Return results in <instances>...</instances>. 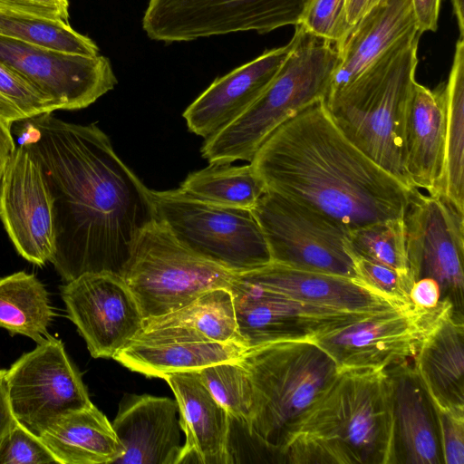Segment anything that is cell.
<instances>
[{
  "label": "cell",
  "instance_id": "obj_1",
  "mask_svg": "<svg viewBox=\"0 0 464 464\" xmlns=\"http://www.w3.org/2000/svg\"><path fill=\"white\" fill-rule=\"evenodd\" d=\"M53 199L50 262L66 283L85 273L121 275L143 229L158 219L151 190L94 123L44 113L22 121Z\"/></svg>",
  "mask_w": 464,
  "mask_h": 464
},
{
  "label": "cell",
  "instance_id": "obj_2",
  "mask_svg": "<svg viewBox=\"0 0 464 464\" xmlns=\"http://www.w3.org/2000/svg\"><path fill=\"white\" fill-rule=\"evenodd\" d=\"M272 191L346 231L403 218L410 188L367 157L338 129L324 100L279 125L250 161Z\"/></svg>",
  "mask_w": 464,
  "mask_h": 464
},
{
  "label": "cell",
  "instance_id": "obj_3",
  "mask_svg": "<svg viewBox=\"0 0 464 464\" xmlns=\"http://www.w3.org/2000/svg\"><path fill=\"white\" fill-rule=\"evenodd\" d=\"M392 423L387 369L341 371L299 421L282 462L392 464Z\"/></svg>",
  "mask_w": 464,
  "mask_h": 464
},
{
  "label": "cell",
  "instance_id": "obj_4",
  "mask_svg": "<svg viewBox=\"0 0 464 464\" xmlns=\"http://www.w3.org/2000/svg\"><path fill=\"white\" fill-rule=\"evenodd\" d=\"M420 34H406L354 81L324 100L344 136L367 157L412 188L402 159L403 123L415 80Z\"/></svg>",
  "mask_w": 464,
  "mask_h": 464
},
{
  "label": "cell",
  "instance_id": "obj_5",
  "mask_svg": "<svg viewBox=\"0 0 464 464\" xmlns=\"http://www.w3.org/2000/svg\"><path fill=\"white\" fill-rule=\"evenodd\" d=\"M239 362L252 388L248 430L282 462L299 421L338 374L336 364L308 339L248 347Z\"/></svg>",
  "mask_w": 464,
  "mask_h": 464
},
{
  "label": "cell",
  "instance_id": "obj_6",
  "mask_svg": "<svg viewBox=\"0 0 464 464\" xmlns=\"http://www.w3.org/2000/svg\"><path fill=\"white\" fill-rule=\"evenodd\" d=\"M295 26L291 51L268 87L240 116L205 139L201 154L209 164L250 162L279 125L326 98L339 62L335 44Z\"/></svg>",
  "mask_w": 464,
  "mask_h": 464
},
{
  "label": "cell",
  "instance_id": "obj_7",
  "mask_svg": "<svg viewBox=\"0 0 464 464\" xmlns=\"http://www.w3.org/2000/svg\"><path fill=\"white\" fill-rule=\"evenodd\" d=\"M235 274L188 248L157 219L139 236L121 276L147 319L172 313L209 290L229 289Z\"/></svg>",
  "mask_w": 464,
  "mask_h": 464
},
{
  "label": "cell",
  "instance_id": "obj_8",
  "mask_svg": "<svg viewBox=\"0 0 464 464\" xmlns=\"http://www.w3.org/2000/svg\"><path fill=\"white\" fill-rule=\"evenodd\" d=\"M151 195L160 220L184 246L233 272L271 262L262 229L251 209L197 199L179 188Z\"/></svg>",
  "mask_w": 464,
  "mask_h": 464
},
{
  "label": "cell",
  "instance_id": "obj_9",
  "mask_svg": "<svg viewBox=\"0 0 464 464\" xmlns=\"http://www.w3.org/2000/svg\"><path fill=\"white\" fill-rule=\"evenodd\" d=\"M311 0H149L141 24L166 44L300 24Z\"/></svg>",
  "mask_w": 464,
  "mask_h": 464
},
{
  "label": "cell",
  "instance_id": "obj_10",
  "mask_svg": "<svg viewBox=\"0 0 464 464\" xmlns=\"http://www.w3.org/2000/svg\"><path fill=\"white\" fill-rule=\"evenodd\" d=\"M251 210L271 262L360 280L345 244L348 231L331 219L268 190Z\"/></svg>",
  "mask_w": 464,
  "mask_h": 464
},
{
  "label": "cell",
  "instance_id": "obj_11",
  "mask_svg": "<svg viewBox=\"0 0 464 464\" xmlns=\"http://www.w3.org/2000/svg\"><path fill=\"white\" fill-rule=\"evenodd\" d=\"M406 251L414 282L434 279L441 301L463 318L464 213L440 195L414 188L403 214Z\"/></svg>",
  "mask_w": 464,
  "mask_h": 464
},
{
  "label": "cell",
  "instance_id": "obj_12",
  "mask_svg": "<svg viewBox=\"0 0 464 464\" xmlns=\"http://www.w3.org/2000/svg\"><path fill=\"white\" fill-rule=\"evenodd\" d=\"M452 305L441 301L432 308L412 306L372 315L312 341L334 361L338 372L387 369L413 359L426 335Z\"/></svg>",
  "mask_w": 464,
  "mask_h": 464
},
{
  "label": "cell",
  "instance_id": "obj_13",
  "mask_svg": "<svg viewBox=\"0 0 464 464\" xmlns=\"http://www.w3.org/2000/svg\"><path fill=\"white\" fill-rule=\"evenodd\" d=\"M6 382L15 418L38 436L63 414L92 404L63 343L52 335L11 365Z\"/></svg>",
  "mask_w": 464,
  "mask_h": 464
},
{
  "label": "cell",
  "instance_id": "obj_14",
  "mask_svg": "<svg viewBox=\"0 0 464 464\" xmlns=\"http://www.w3.org/2000/svg\"><path fill=\"white\" fill-rule=\"evenodd\" d=\"M0 63L52 100L58 110L88 107L117 84L110 60L0 36Z\"/></svg>",
  "mask_w": 464,
  "mask_h": 464
},
{
  "label": "cell",
  "instance_id": "obj_15",
  "mask_svg": "<svg viewBox=\"0 0 464 464\" xmlns=\"http://www.w3.org/2000/svg\"><path fill=\"white\" fill-rule=\"evenodd\" d=\"M61 295L93 358L114 359L142 329L140 305L120 275L82 274L61 286Z\"/></svg>",
  "mask_w": 464,
  "mask_h": 464
},
{
  "label": "cell",
  "instance_id": "obj_16",
  "mask_svg": "<svg viewBox=\"0 0 464 464\" xmlns=\"http://www.w3.org/2000/svg\"><path fill=\"white\" fill-rule=\"evenodd\" d=\"M229 291L238 331L246 348L276 341L312 340L376 315L303 304L255 284L238 273L235 274Z\"/></svg>",
  "mask_w": 464,
  "mask_h": 464
},
{
  "label": "cell",
  "instance_id": "obj_17",
  "mask_svg": "<svg viewBox=\"0 0 464 464\" xmlns=\"http://www.w3.org/2000/svg\"><path fill=\"white\" fill-rule=\"evenodd\" d=\"M0 219L17 252L44 266L54 251L53 199L42 167L24 143L0 179Z\"/></svg>",
  "mask_w": 464,
  "mask_h": 464
},
{
  "label": "cell",
  "instance_id": "obj_18",
  "mask_svg": "<svg viewBox=\"0 0 464 464\" xmlns=\"http://www.w3.org/2000/svg\"><path fill=\"white\" fill-rule=\"evenodd\" d=\"M238 274L292 300L341 312L379 314L413 306L358 279L297 269L274 262Z\"/></svg>",
  "mask_w": 464,
  "mask_h": 464
},
{
  "label": "cell",
  "instance_id": "obj_19",
  "mask_svg": "<svg viewBox=\"0 0 464 464\" xmlns=\"http://www.w3.org/2000/svg\"><path fill=\"white\" fill-rule=\"evenodd\" d=\"M246 349L235 343L212 341L185 326L142 328L114 360L132 372L162 378L171 372L237 361Z\"/></svg>",
  "mask_w": 464,
  "mask_h": 464
},
{
  "label": "cell",
  "instance_id": "obj_20",
  "mask_svg": "<svg viewBox=\"0 0 464 464\" xmlns=\"http://www.w3.org/2000/svg\"><path fill=\"white\" fill-rule=\"evenodd\" d=\"M292 45L290 40L266 50L217 78L183 112L188 130L207 139L240 116L274 80Z\"/></svg>",
  "mask_w": 464,
  "mask_h": 464
},
{
  "label": "cell",
  "instance_id": "obj_21",
  "mask_svg": "<svg viewBox=\"0 0 464 464\" xmlns=\"http://www.w3.org/2000/svg\"><path fill=\"white\" fill-rule=\"evenodd\" d=\"M123 446L119 464H177L182 444L175 399L126 395L111 423Z\"/></svg>",
  "mask_w": 464,
  "mask_h": 464
},
{
  "label": "cell",
  "instance_id": "obj_22",
  "mask_svg": "<svg viewBox=\"0 0 464 464\" xmlns=\"http://www.w3.org/2000/svg\"><path fill=\"white\" fill-rule=\"evenodd\" d=\"M392 384V464L443 463L432 401L411 364L387 368Z\"/></svg>",
  "mask_w": 464,
  "mask_h": 464
},
{
  "label": "cell",
  "instance_id": "obj_23",
  "mask_svg": "<svg viewBox=\"0 0 464 464\" xmlns=\"http://www.w3.org/2000/svg\"><path fill=\"white\" fill-rule=\"evenodd\" d=\"M179 406L185 434L177 464H230L229 414L202 382L198 371L165 374Z\"/></svg>",
  "mask_w": 464,
  "mask_h": 464
},
{
  "label": "cell",
  "instance_id": "obj_24",
  "mask_svg": "<svg viewBox=\"0 0 464 464\" xmlns=\"http://www.w3.org/2000/svg\"><path fill=\"white\" fill-rule=\"evenodd\" d=\"M414 30L418 29L411 0H381L335 44L339 62L326 98L354 81Z\"/></svg>",
  "mask_w": 464,
  "mask_h": 464
},
{
  "label": "cell",
  "instance_id": "obj_25",
  "mask_svg": "<svg viewBox=\"0 0 464 464\" xmlns=\"http://www.w3.org/2000/svg\"><path fill=\"white\" fill-rule=\"evenodd\" d=\"M445 126L443 83L431 91L415 82L403 123V167L410 185L430 195L442 171Z\"/></svg>",
  "mask_w": 464,
  "mask_h": 464
},
{
  "label": "cell",
  "instance_id": "obj_26",
  "mask_svg": "<svg viewBox=\"0 0 464 464\" xmlns=\"http://www.w3.org/2000/svg\"><path fill=\"white\" fill-rule=\"evenodd\" d=\"M414 371L432 402L464 405V324L449 312L423 339Z\"/></svg>",
  "mask_w": 464,
  "mask_h": 464
},
{
  "label": "cell",
  "instance_id": "obj_27",
  "mask_svg": "<svg viewBox=\"0 0 464 464\" xmlns=\"http://www.w3.org/2000/svg\"><path fill=\"white\" fill-rule=\"evenodd\" d=\"M39 437L60 464H111L123 453L111 423L93 403L63 414Z\"/></svg>",
  "mask_w": 464,
  "mask_h": 464
},
{
  "label": "cell",
  "instance_id": "obj_28",
  "mask_svg": "<svg viewBox=\"0 0 464 464\" xmlns=\"http://www.w3.org/2000/svg\"><path fill=\"white\" fill-rule=\"evenodd\" d=\"M446 110L442 171L433 195L444 197L464 213V37L456 44L452 65L443 83Z\"/></svg>",
  "mask_w": 464,
  "mask_h": 464
},
{
  "label": "cell",
  "instance_id": "obj_29",
  "mask_svg": "<svg viewBox=\"0 0 464 464\" xmlns=\"http://www.w3.org/2000/svg\"><path fill=\"white\" fill-rule=\"evenodd\" d=\"M54 316L44 285L20 271L0 278V327L25 335L37 343L50 336Z\"/></svg>",
  "mask_w": 464,
  "mask_h": 464
},
{
  "label": "cell",
  "instance_id": "obj_30",
  "mask_svg": "<svg viewBox=\"0 0 464 464\" xmlns=\"http://www.w3.org/2000/svg\"><path fill=\"white\" fill-rule=\"evenodd\" d=\"M179 188L212 204L252 209L266 188L252 164L213 163L189 173Z\"/></svg>",
  "mask_w": 464,
  "mask_h": 464
},
{
  "label": "cell",
  "instance_id": "obj_31",
  "mask_svg": "<svg viewBox=\"0 0 464 464\" xmlns=\"http://www.w3.org/2000/svg\"><path fill=\"white\" fill-rule=\"evenodd\" d=\"M165 326L192 328L212 341L246 347L238 331L233 297L227 288L209 290L172 313L144 319L142 328Z\"/></svg>",
  "mask_w": 464,
  "mask_h": 464
},
{
  "label": "cell",
  "instance_id": "obj_32",
  "mask_svg": "<svg viewBox=\"0 0 464 464\" xmlns=\"http://www.w3.org/2000/svg\"><path fill=\"white\" fill-rule=\"evenodd\" d=\"M0 36L85 56L99 47L62 19H54L0 5Z\"/></svg>",
  "mask_w": 464,
  "mask_h": 464
},
{
  "label": "cell",
  "instance_id": "obj_33",
  "mask_svg": "<svg viewBox=\"0 0 464 464\" xmlns=\"http://www.w3.org/2000/svg\"><path fill=\"white\" fill-rule=\"evenodd\" d=\"M345 244L352 253L359 256L411 274L403 218L350 230Z\"/></svg>",
  "mask_w": 464,
  "mask_h": 464
},
{
  "label": "cell",
  "instance_id": "obj_34",
  "mask_svg": "<svg viewBox=\"0 0 464 464\" xmlns=\"http://www.w3.org/2000/svg\"><path fill=\"white\" fill-rule=\"evenodd\" d=\"M198 372L206 388L229 416L248 425L252 388L248 372L239 360L215 363Z\"/></svg>",
  "mask_w": 464,
  "mask_h": 464
},
{
  "label": "cell",
  "instance_id": "obj_35",
  "mask_svg": "<svg viewBox=\"0 0 464 464\" xmlns=\"http://www.w3.org/2000/svg\"><path fill=\"white\" fill-rule=\"evenodd\" d=\"M58 110L54 102L0 63V117L12 124Z\"/></svg>",
  "mask_w": 464,
  "mask_h": 464
},
{
  "label": "cell",
  "instance_id": "obj_36",
  "mask_svg": "<svg viewBox=\"0 0 464 464\" xmlns=\"http://www.w3.org/2000/svg\"><path fill=\"white\" fill-rule=\"evenodd\" d=\"M346 2L311 0L299 24L307 32L337 44L351 28L346 20Z\"/></svg>",
  "mask_w": 464,
  "mask_h": 464
},
{
  "label": "cell",
  "instance_id": "obj_37",
  "mask_svg": "<svg viewBox=\"0 0 464 464\" xmlns=\"http://www.w3.org/2000/svg\"><path fill=\"white\" fill-rule=\"evenodd\" d=\"M347 250L361 281L392 298L412 304L410 292L415 282L410 273L368 260Z\"/></svg>",
  "mask_w": 464,
  "mask_h": 464
},
{
  "label": "cell",
  "instance_id": "obj_38",
  "mask_svg": "<svg viewBox=\"0 0 464 464\" xmlns=\"http://www.w3.org/2000/svg\"><path fill=\"white\" fill-rule=\"evenodd\" d=\"M58 463L41 438L18 422L0 445V464Z\"/></svg>",
  "mask_w": 464,
  "mask_h": 464
},
{
  "label": "cell",
  "instance_id": "obj_39",
  "mask_svg": "<svg viewBox=\"0 0 464 464\" xmlns=\"http://www.w3.org/2000/svg\"><path fill=\"white\" fill-rule=\"evenodd\" d=\"M437 415L443 463H464V405L432 402Z\"/></svg>",
  "mask_w": 464,
  "mask_h": 464
},
{
  "label": "cell",
  "instance_id": "obj_40",
  "mask_svg": "<svg viewBox=\"0 0 464 464\" xmlns=\"http://www.w3.org/2000/svg\"><path fill=\"white\" fill-rule=\"evenodd\" d=\"M0 5L68 22V0H0Z\"/></svg>",
  "mask_w": 464,
  "mask_h": 464
},
{
  "label": "cell",
  "instance_id": "obj_41",
  "mask_svg": "<svg viewBox=\"0 0 464 464\" xmlns=\"http://www.w3.org/2000/svg\"><path fill=\"white\" fill-rule=\"evenodd\" d=\"M411 4L420 34L428 31L435 32L438 28L441 0H411Z\"/></svg>",
  "mask_w": 464,
  "mask_h": 464
},
{
  "label": "cell",
  "instance_id": "obj_42",
  "mask_svg": "<svg viewBox=\"0 0 464 464\" xmlns=\"http://www.w3.org/2000/svg\"><path fill=\"white\" fill-rule=\"evenodd\" d=\"M410 300L414 306L432 308L441 302L440 289L432 278L416 281L410 292Z\"/></svg>",
  "mask_w": 464,
  "mask_h": 464
},
{
  "label": "cell",
  "instance_id": "obj_43",
  "mask_svg": "<svg viewBox=\"0 0 464 464\" xmlns=\"http://www.w3.org/2000/svg\"><path fill=\"white\" fill-rule=\"evenodd\" d=\"M6 372L5 369H0V445L10 430L19 422L10 403Z\"/></svg>",
  "mask_w": 464,
  "mask_h": 464
},
{
  "label": "cell",
  "instance_id": "obj_44",
  "mask_svg": "<svg viewBox=\"0 0 464 464\" xmlns=\"http://www.w3.org/2000/svg\"><path fill=\"white\" fill-rule=\"evenodd\" d=\"M11 125L0 117V179L16 148L11 133Z\"/></svg>",
  "mask_w": 464,
  "mask_h": 464
},
{
  "label": "cell",
  "instance_id": "obj_45",
  "mask_svg": "<svg viewBox=\"0 0 464 464\" xmlns=\"http://www.w3.org/2000/svg\"><path fill=\"white\" fill-rule=\"evenodd\" d=\"M381 0H347L346 20L352 27Z\"/></svg>",
  "mask_w": 464,
  "mask_h": 464
},
{
  "label": "cell",
  "instance_id": "obj_46",
  "mask_svg": "<svg viewBox=\"0 0 464 464\" xmlns=\"http://www.w3.org/2000/svg\"><path fill=\"white\" fill-rule=\"evenodd\" d=\"M451 3L459 25V36L464 37L463 0H451Z\"/></svg>",
  "mask_w": 464,
  "mask_h": 464
}]
</instances>
